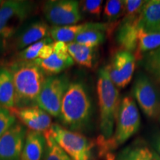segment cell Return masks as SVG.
<instances>
[{"label": "cell", "mask_w": 160, "mask_h": 160, "mask_svg": "<svg viewBox=\"0 0 160 160\" xmlns=\"http://www.w3.org/2000/svg\"><path fill=\"white\" fill-rule=\"evenodd\" d=\"M92 116L93 103L87 85L82 81L70 82L61 105V123L70 131H82L88 128Z\"/></svg>", "instance_id": "cell-1"}, {"label": "cell", "mask_w": 160, "mask_h": 160, "mask_svg": "<svg viewBox=\"0 0 160 160\" xmlns=\"http://www.w3.org/2000/svg\"><path fill=\"white\" fill-rule=\"evenodd\" d=\"M13 74L16 108L37 106V102L45 81V74L34 62L19 61L10 68Z\"/></svg>", "instance_id": "cell-2"}, {"label": "cell", "mask_w": 160, "mask_h": 160, "mask_svg": "<svg viewBox=\"0 0 160 160\" xmlns=\"http://www.w3.org/2000/svg\"><path fill=\"white\" fill-rule=\"evenodd\" d=\"M140 114L133 97L125 96L121 100L115 123V131L108 140L98 138L97 145L101 157L112 155L111 152L128 140L139 131Z\"/></svg>", "instance_id": "cell-3"}, {"label": "cell", "mask_w": 160, "mask_h": 160, "mask_svg": "<svg viewBox=\"0 0 160 160\" xmlns=\"http://www.w3.org/2000/svg\"><path fill=\"white\" fill-rule=\"evenodd\" d=\"M97 88L99 107V129L101 132L98 138L108 140L113 134L121 100L119 89L111 81L106 66L99 69Z\"/></svg>", "instance_id": "cell-4"}, {"label": "cell", "mask_w": 160, "mask_h": 160, "mask_svg": "<svg viewBox=\"0 0 160 160\" xmlns=\"http://www.w3.org/2000/svg\"><path fill=\"white\" fill-rule=\"evenodd\" d=\"M48 132L72 160H93V144L85 136L52 124Z\"/></svg>", "instance_id": "cell-5"}, {"label": "cell", "mask_w": 160, "mask_h": 160, "mask_svg": "<svg viewBox=\"0 0 160 160\" xmlns=\"http://www.w3.org/2000/svg\"><path fill=\"white\" fill-rule=\"evenodd\" d=\"M132 94L146 117L150 119L160 117V89L149 76L143 72L137 73Z\"/></svg>", "instance_id": "cell-6"}, {"label": "cell", "mask_w": 160, "mask_h": 160, "mask_svg": "<svg viewBox=\"0 0 160 160\" xmlns=\"http://www.w3.org/2000/svg\"><path fill=\"white\" fill-rule=\"evenodd\" d=\"M33 6V3L29 1H3L0 6V37L4 40L14 37L23 22L32 13Z\"/></svg>", "instance_id": "cell-7"}, {"label": "cell", "mask_w": 160, "mask_h": 160, "mask_svg": "<svg viewBox=\"0 0 160 160\" xmlns=\"http://www.w3.org/2000/svg\"><path fill=\"white\" fill-rule=\"evenodd\" d=\"M70 84L66 74L48 77L37 99V105L50 116L59 117L64 96Z\"/></svg>", "instance_id": "cell-8"}, {"label": "cell", "mask_w": 160, "mask_h": 160, "mask_svg": "<svg viewBox=\"0 0 160 160\" xmlns=\"http://www.w3.org/2000/svg\"><path fill=\"white\" fill-rule=\"evenodd\" d=\"M42 11L46 20L53 26L77 25L82 18L79 2L74 0L47 1Z\"/></svg>", "instance_id": "cell-9"}, {"label": "cell", "mask_w": 160, "mask_h": 160, "mask_svg": "<svg viewBox=\"0 0 160 160\" xmlns=\"http://www.w3.org/2000/svg\"><path fill=\"white\" fill-rule=\"evenodd\" d=\"M136 60L133 53L119 49L106 65L111 81L118 89L124 88L131 82L136 68Z\"/></svg>", "instance_id": "cell-10"}, {"label": "cell", "mask_w": 160, "mask_h": 160, "mask_svg": "<svg viewBox=\"0 0 160 160\" xmlns=\"http://www.w3.org/2000/svg\"><path fill=\"white\" fill-rule=\"evenodd\" d=\"M27 131L15 122L0 137V160H20Z\"/></svg>", "instance_id": "cell-11"}, {"label": "cell", "mask_w": 160, "mask_h": 160, "mask_svg": "<svg viewBox=\"0 0 160 160\" xmlns=\"http://www.w3.org/2000/svg\"><path fill=\"white\" fill-rule=\"evenodd\" d=\"M53 52L45 59H35L34 62L48 77L56 76L74 64L68 51V45L62 42H53Z\"/></svg>", "instance_id": "cell-12"}, {"label": "cell", "mask_w": 160, "mask_h": 160, "mask_svg": "<svg viewBox=\"0 0 160 160\" xmlns=\"http://www.w3.org/2000/svg\"><path fill=\"white\" fill-rule=\"evenodd\" d=\"M119 25V22L99 23L86 22L73 25L53 26L50 28L49 36L55 42H62L65 43L73 42L76 38L82 32L93 28H103L108 31V34L114 31Z\"/></svg>", "instance_id": "cell-13"}, {"label": "cell", "mask_w": 160, "mask_h": 160, "mask_svg": "<svg viewBox=\"0 0 160 160\" xmlns=\"http://www.w3.org/2000/svg\"><path fill=\"white\" fill-rule=\"evenodd\" d=\"M12 113L30 130L44 133L51 128V117L38 106L11 109Z\"/></svg>", "instance_id": "cell-14"}, {"label": "cell", "mask_w": 160, "mask_h": 160, "mask_svg": "<svg viewBox=\"0 0 160 160\" xmlns=\"http://www.w3.org/2000/svg\"><path fill=\"white\" fill-rule=\"evenodd\" d=\"M50 28L42 20H34L22 26L14 35V45L17 50L25 49L29 45L50 37Z\"/></svg>", "instance_id": "cell-15"}, {"label": "cell", "mask_w": 160, "mask_h": 160, "mask_svg": "<svg viewBox=\"0 0 160 160\" xmlns=\"http://www.w3.org/2000/svg\"><path fill=\"white\" fill-rule=\"evenodd\" d=\"M138 19L122 18L117 26L116 40L119 49L134 54L137 48Z\"/></svg>", "instance_id": "cell-16"}, {"label": "cell", "mask_w": 160, "mask_h": 160, "mask_svg": "<svg viewBox=\"0 0 160 160\" xmlns=\"http://www.w3.org/2000/svg\"><path fill=\"white\" fill-rule=\"evenodd\" d=\"M46 139L42 133L30 130L26 133L21 160H43Z\"/></svg>", "instance_id": "cell-17"}, {"label": "cell", "mask_w": 160, "mask_h": 160, "mask_svg": "<svg viewBox=\"0 0 160 160\" xmlns=\"http://www.w3.org/2000/svg\"><path fill=\"white\" fill-rule=\"evenodd\" d=\"M116 160H160V157L151 145L137 139L122 150Z\"/></svg>", "instance_id": "cell-18"}, {"label": "cell", "mask_w": 160, "mask_h": 160, "mask_svg": "<svg viewBox=\"0 0 160 160\" xmlns=\"http://www.w3.org/2000/svg\"><path fill=\"white\" fill-rule=\"evenodd\" d=\"M137 25L144 31H160V0L146 1L138 17Z\"/></svg>", "instance_id": "cell-19"}, {"label": "cell", "mask_w": 160, "mask_h": 160, "mask_svg": "<svg viewBox=\"0 0 160 160\" xmlns=\"http://www.w3.org/2000/svg\"><path fill=\"white\" fill-rule=\"evenodd\" d=\"M0 107L9 110L15 107L13 74L5 67H0Z\"/></svg>", "instance_id": "cell-20"}, {"label": "cell", "mask_w": 160, "mask_h": 160, "mask_svg": "<svg viewBox=\"0 0 160 160\" xmlns=\"http://www.w3.org/2000/svg\"><path fill=\"white\" fill-rule=\"evenodd\" d=\"M68 51L73 62L78 65L92 68L97 59V48H90L75 42L68 43Z\"/></svg>", "instance_id": "cell-21"}, {"label": "cell", "mask_w": 160, "mask_h": 160, "mask_svg": "<svg viewBox=\"0 0 160 160\" xmlns=\"http://www.w3.org/2000/svg\"><path fill=\"white\" fill-rule=\"evenodd\" d=\"M160 47V31H148L139 28L138 30L137 48L134 54L135 59L140 61L147 53Z\"/></svg>", "instance_id": "cell-22"}, {"label": "cell", "mask_w": 160, "mask_h": 160, "mask_svg": "<svg viewBox=\"0 0 160 160\" xmlns=\"http://www.w3.org/2000/svg\"><path fill=\"white\" fill-rule=\"evenodd\" d=\"M139 64L150 74L151 79L160 84V47L144 55Z\"/></svg>", "instance_id": "cell-23"}, {"label": "cell", "mask_w": 160, "mask_h": 160, "mask_svg": "<svg viewBox=\"0 0 160 160\" xmlns=\"http://www.w3.org/2000/svg\"><path fill=\"white\" fill-rule=\"evenodd\" d=\"M106 33L108 34V31L103 28L88 30L78 35L74 42L88 47L97 48L105 42Z\"/></svg>", "instance_id": "cell-24"}, {"label": "cell", "mask_w": 160, "mask_h": 160, "mask_svg": "<svg viewBox=\"0 0 160 160\" xmlns=\"http://www.w3.org/2000/svg\"><path fill=\"white\" fill-rule=\"evenodd\" d=\"M103 9V18L106 23L117 22L125 14V1L108 0L106 2Z\"/></svg>", "instance_id": "cell-25"}, {"label": "cell", "mask_w": 160, "mask_h": 160, "mask_svg": "<svg viewBox=\"0 0 160 160\" xmlns=\"http://www.w3.org/2000/svg\"><path fill=\"white\" fill-rule=\"evenodd\" d=\"M43 134L46 139V150L43 160H72L56 142L48 131Z\"/></svg>", "instance_id": "cell-26"}, {"label": "cell", "mask_w": 160, "mask_h": 160, "mask_svg": "<svg viewBox=\"0 0 160 160\" xmlns=\"http://www.w3.org/2000/svg\"><path fill=\"white\" fill-rule=\"evenodd\" d=\"M53 42V40L50 37H45L40 41L37 42L34 44L29 45L28 47L25 48L22 51H20L18 54V58L20 61L32 62L37 59L38 54L40 50L44 45H48Z\"/></svg>", "instance_id": "cell-27"}, {"label": "cell", "mask_w": 160, "mask_h": 160, "mask_svg": "<svg viewBox=\"0 0 160 160\" xmlns=\"http://www.w3.org/2000/svg\"><path fill=\"white\" fill-rule=\"evenodd\" d=\"M79 8L84 13L99 18L102 11L103 1L101 0H85L79 2Z\"/></svg>", "instance_id": "cell-28"}, {"label": "cell", "mask_w": 160, "mask_h": 160, "mask_svg": "<svg viewBox=\"0 0 160 160\" xmlns=\"http://www.w3.org/2000/svg\"><path fill=\"white\" fill-rule=\"evenodd\" d=\"M146 1L142 0H125V14L123 18L138 19Z\"/></svg>", "instance_id": "cell-29"}, {"label": "cell", "mask_w": 160, "mask_h": 160, "mask_svg": "<svg viewBox=\"0 0 160 160\" xmlns=\"http://www.w3.org/2000/svg\"><path fill=\"white\" fill-rule=\"evenodd\" d=\"M16 122V117L9 109L0 107V137Z\"/></svg>", "instance_id": "cell-30"}, {"label": "cell", "mask_w": 160, "mask_h": 160, "mask_svg": "<svg viewBox=\"0 0 160 160\" xmlns=\"http://www.w3.org/2000/svg\"><path fill=\"white\" fill-rule=\"evenodd\" d=\"M53 43L48 44V45H44L43 47L42 48V49L40 50V51L39 52L37 59H47V58H48L53 52Z\"/></svg>", "instance_id": "cell-31"}, {"label": "cell", "mask_w": 160, "mask_h": 160, "mask_svg": "<svg viewBox=\"0 0 160 160\" xmlns=\"http://www.w3.org/2000/svg\"><path fill=\"white\" fill-rule=\"evenodd\" d=\"M151 145L160 157V131H154L152 133Z\"/></svg>", "instance_id": "cell-32"}, {"label": "cell", "mask_w": 160, "mask_h": 160, "mask_svg": "<svg viewBox=\"0 0 160 160\" xmlns=\"http://www.w3.org/2000/svg\"><path fill=\"white\" fill-rule=\"evenodd\" d=\"M3 46H4V39L1 37H0V51L2 50Z\"/></svg>", "instance_id": "cell-33"}, {"label": "cell", "mask_w": 160, "mask_h": 160, "mask_svg": "<svg viewBox=\"0 0 160 160\" xmlns=\"http://www.w3.org/2000/svg\"><path fill=\"white\" fill-rule=\"evenodd\" d=\"M2 2H3V1H1V0H0V6H1L2 3Z\"/></svg>", "instance_id": "cell-34"}, {"label": "cell", "mask_w": 160, "mask_h": 160, "mask_svg": "<svg viewBox=\"0 0 160 160\" xmlns=\"http://www.w3.org/2000/svg\"><path fill=\"white\" fill-rule=\"evenodd\" d=\"M159 122H160V117H159Z\"/></svg>", "instance_id": "cell-35"}]
</instances>
